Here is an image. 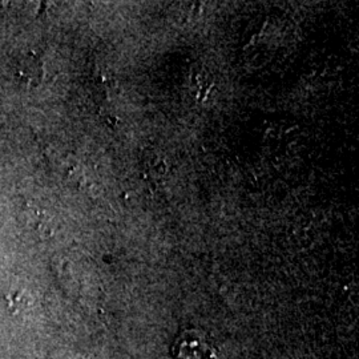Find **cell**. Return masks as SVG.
I'll use <instances>...</instances> for the list:
<instances>
[{
  "label": "cell",
  "mask_w": 359,
  "mask_h": 359,
  "mask_svg": "<svg viewBox=\"0 0 359 359\" xmlns=\"http://www.w3.org/2000/svg\"><path fill=\"white\" fill-rule=\"evenodd\" d=\"M44 65L34 55H27L20 57L15 65L16 80L26 87H34L43 79Z\"/></svg>",
  "instance_id": "cell-2"
},
{
  "label": "cell",
  "mask_w": 359,
  "mask_h": 359,
  "mask_svg": "<svg viewBox=\"0 0 359 359\" xmlns=\"http://www.w3.org/2000/svg\"><path fill=\"white\" fill-rule=\"evenodd\" d=\"M175 359H216V348L205 334L185 330L172 345Z\"/></svg>",
  "instance_id": "cell-1"
}]
</instances>
